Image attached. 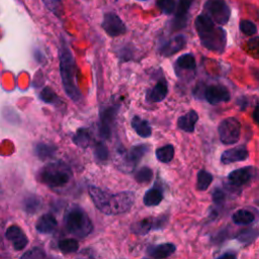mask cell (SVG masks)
Masks as SVG:
<instances>
[{"label":"cell","mask_w":259,"mask_h":259,"mask_svg":"<svg viewBox=\"0 0 259 259\" xmlns=\"http://www.w3.org/2000/svg\"><path fill=\"white\" fill-rule=\"evenodd\" d=\"M119 109L118 104L103 105L99 111L98 131L101 139H109L112 134L115 118Z\"/></svg>","instance_id":"6"},{"label":"cell","mask_w":259,"mask_h":259,"mask_svg":"<svg viewBox=\"0 0 259 259\" xmlns=\"http://www.w3.org/2000/svg\"><path fill=\"white\" fill-rule=\"evenodd\" d=\"M131 124L132 127L134 128V131L142 138H148L152 135V127L150 125V123L148 122V120L135 115L132 120H131Z\"/></svg>","instance_id":"23"},{"label":"cell","mask_w":259,"mask_h":259,"mask_svg":"<svg viewBox=\"0 0 259 259\" xmlns=\"http://www.w3.org/2000/svg\"><path fill=\"white\" fill-rule=\"evenodd\" d=\"M195 70L196 63L195 58L192 54L181 55L175 61V72L179 78H185L187 77V74L193 77L195 75Z\"/></svg>","instance_id":"14"},{"label":"cell","mask_w":259,"mask_h":259,"mask_svg":"<svg viewBox=\"0 0 259 259\" xmlns=\"http://www.w3.org/2000/svg\"><path fill=\"white\" fill-rule=\"evenodd\" d=\"M253 119L255 120L256 123L259 124V104L256 105L254 111H253Z\"/></svg>","instance_id":"44"},{"label":"cell","mask_w":259,"mask_h":259,"mask_svg":"<svg viewBox=\"0 0 259 259\" xmlns=\"http://www.w3.org/2000/svg\"><path fill=\"white\" fill-rule=\"evenodd\" d=\"M156 3H157V6L159 7V9L164 14L170 15L175 10V6H176L175 0H157Z\"/></svg>","instance_id":"37"},{"label":"cell","mask_w":259,"mask_h":259,"mask_svg":"<svg viewBox=\"0 0 259 259\" xmlns=\"http://www.w3.org/2000/svg\"><path fill=\"white\" fill-rule=\"evenodd\" d=\"M194 25L199 40L205 49L217 54L224 53L227 46V32L223 27L217 25L204 12L196 17Z\"/></svg>","instance_id":"3"},{"label":"cell","mask_w":259,"mask_h":259,"mask_svg":"<svg viewBox=\"0 0 259 259\" xmlns=\"http://www.w3.org/2000/svg\"><path fill=\"white\" fill-rule=\"evenodd\" d=\"M204 99L211 105L227 102L231 98L229 89L221 84H211L205 87L203 91Z\"/></svg>","instance_id":"10"},{"label":"cell","mask_w":259,"mask_h":259,"mask_svg":"<svg viewBox=\"0 0 259 259\" xmlns=\"http://www.w3.org/2000/svg\"><path fill=\"white\" fill-rule=\"evenodd\" d=\"M45 5L49 10H51L54 14L60 16L63 11V5L61 0H42Z\"/></svg>","instance_id":"39"},{"label":"cell","mask_w":259,"mask_h":259,"mask_svg":"<svg viewBox=\"0 0 259 259\" xmlns=\"http://www.w3.org/2000/svg\"><path fill=\"white\" fill-rule=\"evenodd\" d=\"M168 215L163 214L153 218H145L143 220L137 221L131 227V231L137 235H146L154 230H160L167 225Z\"/></svg>","instance_id":"9"},{"label":"cell","mask_w":259,"mask_h":259,"mask_svg":"<svg viewBox=\"0 0 259 259\" xmlns=\"http://www.w3.org/2000/svg\"><path fill=\"white\" fill-rule=\"evenodd\" d=\"M176 251V246L172 243H164L159 245H150L147 248V254L148 256L152 258L162 259L167 258L174 254Z\"/></svg>","instance_id":"20"},{"label":"cell","mask_w":259,"mask_h":259,"mask_svg":"<svg viewBox=\"0 0 259 259\" xmlns=\"http://www.w3.org/2000/svg\"><path fill=\"white\" fill-rule=\"evenodd\" d=\"M5 237L16 251L23 250L28 244V238L26 237L22 229L17 225H12L8 227L5 233Z\"/></svg>","instance_id":"15"},{"label":"cell","mask_w":259,"mask_h":259,"mask_svg":"<svg viewBox=\"0 0 259 259\" xmlns=\"http://www.w3.org/2000/svg\"><path fill=\"white\" fill-rule=\"evenodd\" d=\"M42 204L41 198L34 194V193H29L25 195L22 199V208L24 209L25 212L27 213H35Z\"/></svg>","instance_id":"24"},{"label":"cell","mask_w":259,"mask_h":259,"mask_svg":"<svg viewBox=\"0 0 259 259\" xmlns=\"http://www.w3.org/2000/svg\"><path fill=\"white\" fill-rule=\"evenodd\" d=\"M73 143L80 147V148H87L89 147L91 143V134L90 131L86 127H81L78 128L77 132L73 135L72 137Z\"/></svg>","instance_id":"27"},{"label":"cell","mask_w":259,"mask_h":259,"mask_svg":"<svg viewBox=\"0 0 259 259\" xmlns=\"http://www.w3.org/2000/svg\"><path fill=\"white\" fill-rule=\"evenodd\" d=\"M57 226H58V223H57L56 217L51 212H47L40 215L37 222L35 223V230L39 234L48 235V234H52L56 230Z\"/></svg>","instance_id":"19"},{"label":"cell","mask_w":259,"mask_h":259,"mask_svg":"<svg viewBox=\"0 0 259 259\" xmlns=\"http://www.w3.org/2000/svg\"><path fill=\"white\" fill-rule=\"evenodd\" d=\"M66 231L78 239H84L93 231V224L87 212L77 204H71L64 214Z\"/></svg>","instance_id":"4"},{"label":"cell","mask_w":259,"mask_h":259,"mask_svg":"<svg viewBox=\"0 0 259 259\" xmlns=\"http://www.w3.org/2000/svg\"><path fill=\"white\" fill-rule=\"evenodd\" d=\"M156 158L161 163H169L174 158V147L171 144H167L160 147L155 152Z\"/></svg>","instance_id":"29"},{"label":"cell","mask_w":259,"mask_h":259,"mask_svg":"<svg viewBox=\"0 0 259 259\" xmlns=\"http://www.w3.org/2000/svg\"><path fill=\"white\" fill-rule=\"evenodd\" d=\"M254 75L257 78V80H259V69H255L254 70Z\"/></svg>","instance_id":"45"},{"label":"cell","mask_w":259,"mask_h":259,"mask_svg":"<svg viewBox=\"0 0 259 259\" xmlns=\"http://www.w3.org/2000/svg\"><path fill=\"white\" fill-rule=\"evenodd\" d=\"M236 256H237V254H236L235 252H233V251H228V252H226V253L220 255L219 258H222V259H224V258H236Z\"/></svg>","instance_id":"43"},{"label":"cell","mask_w":259,"mask_h":259,"mask_svg":"<svg viewBox=\"0 0 259 259\" xmlns=\"http://www.w3.org/2000/svg\"><path fill=\"white\" fill-rule=\"evenodd\" d=\"M58 248L60 249L61 252H63L65 254H70V253H74L78 250L79 244H78V241L74 238H66V239L59 241Z\"/></svg>","instance_id":"32"},{"label":"cell","mask_w":259,"mask_h":259,"mask_svg":"<svg viewBox=\"0 0 259 259\" xmlns=\"http://www.w3.org/2000/svg\"><path fill=\"white\" fill-rule=\"evenodd\" d=\"M259 235V232L256 231V230H253V229H247V230H244L242 232H240L235 238L240 241L241 243H244V244H249L251 242H253L256 237Z\"/></svg>","instance_id":"35"},{"label":"cell","mask_w":259,"mask_h":259,"mask_svg":"<svg viewBox=\"0 0 259 259\" xmlns=\"http://www.w3.org/2000/svg\"><path fill=\"white\" fill-rule=\"evenodd\" d=\"M72 170L64 162L48 163L38 170L36 175L38 182L51 188L64 187L72 180Z\"/></svg>","instance_id":"5"},{"label":"cell","mask_w":259,"mask_h":259,"mask_svg":"<svg viewBox=\"0 0 259 259\" xmlns=\"http://www.w3.org/2000/svg\"><path fill=\"white\" fill-rule=\"evenodd\" d=\"M33 56H34V59H35V61L37 62V63H39V64H42L44 62H45V57H44V55L41 54V52L39 51V50H34L33 51Z\"/></svg>","instance_id":"42"},{"label":"cell","mask_w":259,"mask_h":259,"mask_svg":"<svg viewBox=\"0 0 259 259\" xmlns=\"http://www.w3.org/2000/svg\"><path fill=\"white\" fill-rule=\"evenodd\" d=\"M186 45V37L183 34H178L167 41H165L160 48H159V53L163 57H170L179 51H181Z\"/></svg>","instance_id":"18"},{"label":"cell","mask_w":259,"mask_h":259,"mask_svg":"<svg viewBox=\"0 0 259 259\" xmlns=\"http://www.w3.org/2000/svg\"><path fill=\"white\" fill-rule=\"evenodd\" d=\"M249 157V152L246 146H237L224 151L221 155V163L224 165L241 162L247 160Z\"/></svg>","instance_id":"17"},{"label":"cell","mask_w":259,"mask_h":259,"mask_svg":"<svg viewBox=\"0 0 259 259\" xmlns=\"http://www.w3.org/2000/svg\"><path fill=\"white\" fill-rule=\"evenodd\" d=\"M150 151V146L147 144H138L130 148L128 151L123 152L122 163L131 171H133L137 164L142 160V158Z\"/></svg>","instance_id":"11"},{"label":"cell","mask_w":259,"mask_h":259,"mask_svg":"<svg viewBox=\"0 0 259 259\" xmlns=\"http://www.w3.org/2000/svg\"><path fill=\"white\" fill-rule=\"evenodd\" d=\"M108 149L104 143L98 142L94 147V157L97 162H106L108 159Z\"/></svg>","instance_id":"34"},{"label":"cell","mask_w":259,"mask_h":259,"mask_svg":"<svg viewBox=\"0 0 259 259\" xmlns=\"http://www.w3.org/2000/svg\"><path fill=\"white\" fill-rule=\"evenodd\" d=\"M198 120V114L195 110L191 109L185 114L177 118V127L186 133H192L195 130V124Z\"/></svg>","instance_id":"22"},{"label":"cell","mask_w":259,"mask_h":259,"mask_svg":"<svg viewBox=\"0 0 259 259\" xmlns=\"http://www.w3.org/2000/svg\"><path fill=\"white\" fill-rule=\"evenodd\" d=\"M163 190L160 186H155L149 190H147L144 194V204L147 206H155L158 205L163 200Z\"/></svg>","instance_id":"25"},{"label":"cell","mask_w":259,"mask_h":259,"mask_svg":"<svg viewBox=\"0 0 259 259\" xmlns=\"http://www.w3.org/2000/svg\"><path fill=\"white\" fill-rule=\"evenodd\" d=\"M255 177V169L253 167H242L232 171L228 175V181L233 187H242L250 183Z\"/></svg>","instance_id":"13"},{"label":"cell","mask_w":259,"mask_h":259,"mask_svg":"<svg viewBox=\"0 0 259 259\" xmlns=\"http://www.w3.org/2000/svg\"><path fill=\"white\" fill-rule=\"evenodd\" d=\"M194 0H178V6L176 8L175 16L172 21V29L179 30L182 29L187 22L188 11Z\"/></svg>","instance_id":"16"},{"label":"cell","mask_w":259,"mask_h":259,"mask_svg":"<svg viewBox=\"0 0 259 259\" xmlns=\"http://www.w3.org/2000/svg\"><path fill=\"white\" fill-rule=\"evenodd\" d=\"M59 61L60 74L64 91L71 100L78 102L82 98V93L77 83L76 61L73 53L71 52L64 38H61L60 41Z\"/></svg>","instance_id":"2"},{"label":"cell","mask_w":259,"mask_h":259,"mask_svg":"<svg viewBox=\"0 0 259 259\" xmlns=\"http://www.w3.org/2000/svg\"><path fill=\"white\" fill-rule=\"evenodd\" d=\"M57 151V148L54 145L46 144V143H38L34 148L35 155L42 161L52 158Z\"/></svg>","instance_id":"28"},{"label":"cell","mask_w":259,"mask_h":259,"mask_svg":"<svg viewBox=\"0 0 259 259\" xmlns=\"http://www.w3.org/2000/svg\"><path fill=\"white\" fill-rule=\"evenodd\" d=\"M211 198L215 205L222 206L226 200V192L219 187H215L211 192Z\"/></svg>","instance_id":"40"},{"label":"cell","mask_w":259,"mask_h":259,"mask_svg":"<svg viewBox=\"0 0 259 259\" xmlns=\"http://www.w3.org/2000/svg\"><path fill=\"white\" fill-rule=\"evenodd\" d=\"M218 133L223 144H236L240 139L241 123L236 117H227L220 122L218 126Z\"/></svg>","instance_id":"7"},{"label":"cell","mask_w":259,"mask_h":259,"mask_svg":"<svg viewBox=\"0 0 259 259\" xmlns=\"http://www.w3.org/2000/svg\"><path fill=\"white\" fill-rule=\"evenodd\" d=\"M232 220L236 225L240 226H245V225H250L255 221V214L253 211L246 209V208H241L236 210L233 215Z\"/></svg>","instance_id":"26"},{"label":"cell","mask_w":259,"mask_h":259,"mask_svg":"<svg viewBox=\"0 0 259 259\" xmlns=\"http://www.w3.org/2000/svg\"><path fill=\"white\" fill-rule=\"evenodd\" d=\"M168 83L166 79L159 80L152 89L147 92V99L150 102H160L165 99L168 94Z\"/></svg>","instance_id":"21"},{"label":"cell","mask_w":259,"mask_h":259,"mask_svg":"<svg viewBox=\"0 0 259 259\" xmlns=\"http://www.w3.org/2000/svg\"><path fill=\"white\" fill-rule=\"evenodd\" d=\"M47 255L45 253V251L38 247H34L28 251H26L24 254L21 255V258H38V259H41V258H45Z\"/></svg>","instance_id":"41"},{"label":"cell","mask_w":259,"mask_h":259,"mask_svg":"<svg viewBox=\"0 0 259 259\" xmlns=\"http://www.w3.org/2000/svg\"><path fill=\"white\" fill-rule=\"evenodd\" d=\"M212 175L205 171V170H199L197 173V178H196V188L199 191H204L206 190L210 183L212 182Z\"/></svg>","instance_id":"31"},{"label":"cell","mask_w":259,"mask_h":259,"mask_svg":"<svg viewBox=\"0 0 259 259\" xmlns=\"http://www.w3.org/2000/svg\"><path fill=\"white\" fill-rule=\"evenodd\" d=\"M246 51L253 58L259 59V36L252 37L246 42Z\"/></svg>","instance_id":"38"},{"label":"cell","mask_w":259,"mask_h":259,"mask_svg":"<svg viewBox=\"0 0 259 259\" xmlns=\"http://www.w3.org/2000/svg\"><path fill=\"white\" fill-rule=\"evenodd\" d=\"M153 178V171L150 167H142L135 173V180L138 183H148Z\"/></svg>","instance_id":"33"},{"label":"cell","mask_w":259,"mask_h":259,"mask_svg":"<svg viewBox=\"0 0 259 259\" xmlns=\"http://www.w3.org/2000/svg\"><path fill=\"white\" fill-rule=\"evenodd\" d=\"M239 27H240V30L245 34V35H248V36H252L254 34L257 33V26L256 24L251 21V20H248V19H242L239 23Z\"/></svg>","instance_id":"36"},{"label":"cell","mask_w":259,"mask_h":259,"mask_svg":"<svg viewBox=\"0 0 259 259\" xmlns=\"http://www.w3.org/2000/svg\"><path fill=\"white\" fill-rule=\"evenodd\" d=\"M102 28L109 36H118L126 31V27L122 20L113 12H107L103 16Z\"/></svg>","instance_id":"12"},{"label":"cell","mask_w":259,"mask_h":259,"mask_svg":"<svg viewBox=\"0 0 259 259\" xmlns=\"http://www.w3.org/2000/svg\"><path fill=\"white\" fill-rule=\"evenodd\" d=\"M89 195L94 205L105 214H119L130 210L135 202L133 191L111 193L96 186H89Z\"/></svg>","instance_id":"1"},{"label":"cell","mask_w":259,"mask_h":259,"mask_svg":"<svg viewBox=\"0 0 259 259\" xmlns=\"http://www.w3.org/2000/svg\"><path fill=\"white\" fill-rule=\"evenodd\" d=\"M141 1H146V0H141Z\"/></svg>","instance_id":"46"},{"label":"cell","mask_w":259,"mask_h":259,"mask_svg":"<svg viewBox=\"0 0 259 259\" xmlns=\"http://www.w3.org/2000/svg\"><path fill=\"white\" fill-rule=\"evenodd\" d=\"M203 12L219 25L228 23L231 16V9L225 0H207Z\"/></svg>","instance_id":"8"},{"label":"cell","mask_w":259,"mask_h":259,"mask_svg":"<svg viewBox=\"0 0 259 259\" xmlns=\"http://www.w3.org/2000/svg\"><path fill=\"white\" fill-rule=\"evenodd\" d=\"M39 99L42 100L46 103L58 105L59 103H62L61 99L57 95V93L49 86L44 87L39 92Z\"/></svg>","instance_id":"30"}]
</instances>
